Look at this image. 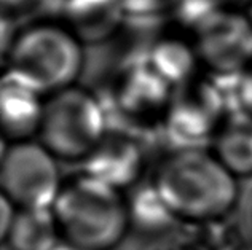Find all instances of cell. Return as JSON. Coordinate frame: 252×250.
<instances>
[{
  "label": "cell",
  "mask_w": 252,
  "mask_h": 250,
  "mask_svg": "<svg viewBox=\"0 0 252 250\" xmlns=\"http://www.w3.org/2000/svg\"><path fill=\"white\" fill-rule=\"evenodd\" d=\"M209 148L236 179L252 177V113L241 107L231 109Z\"/></svg>",
  "instance_id": "12"
},
{
  "label": "cell",
  "mask_w": 252,
  "mask_h": 250,
  "mask_svg": "<svg viewBox=\"0 0 252 250\" xmlns=\"http://www.w3.org/2000/svg\"><path fill=\"white\" fill-rule=\"evenodd\" d=\"M63 23L82 43H102L126 21L118 0H63Z\"/></svg>",
  "instance_id": "11"
},
{
  "label": "cell",
  "mask_w": 252,
  "mask_h": 250,
  "mask_svg": "<svg viewBox=\"0 0 252 250\" xmlns=\"http://www.w3.org/2000/svg\"><path fill=\"white\" fill-rule=\"evenodd\" d=\"M246 15H248L249 21H251V24H252V2L246 6Z\"/></svg>",
  "instance_id": "23"
},
{
  "label": "cell",
  "mask_w": 252,
  "mask_h": 250,
  "mask_svg": "<svg viewBox=\"0 0 252 250\" xmlns=\"http://www.w3.org/2000/svg\"><path fill=\"white\" fill-rule=\"evenodd\" d=\"M126 19L150 21L163 16H171L181 0H118Z\"/></svg>",
  "instance_id": "17"
},
{
  "label": "cell",
  "mask_w": 252,
  "mask_h": 250,
  "mask_svg": "<svg viewBox=\"0 0 252 250\" xmlns=\"http://www.w3.org/2000/svg\"><path fill=\"white\" fill-rule=\"evenodd\" d=\"M217 2L222 6H227V8H238V6H241V5L248 6L252 0H217Z\"/></svg>",
  "instance_id": "21"
},
{
  "label": "cell",
  "mask_w": 252,
  "mask_h": 250,
  "mask_svg": "<svg viewBox=\"0 0 252 250\" xmlns=\"http://www.w3.org/2000/svg\"><path fill=\"white\" fill-rule=\"evenodd\" d=\"M40 0H2V6H3V11L5 15L6 13H18V11H26L32 8L35 3H38Z\"/></svg>",
  "instance_id": "20"
},
{
  "label": "cell",
  "mask_w": 252,
  "mask_h": 250,
  "mask_svg": "<svg viewBox=\"0 0 252 250\" xmlns=\"http://www.w3.org/2000/svg\"><path fill=\"white\" fill-rule=\"evenodd\" d=\"M58 161L40 140L3 142L0 155L2 196L18 209L53 207L65 180Z\"/></svg>",
  "instance_id": "6"
},
{
  "label": "cell",
  "mask_w": 252,
  "mask_h": 250,
  "mask_svg": "<svg viewBox=\"0 0 252 250\" xmlns=\"http://www.w3.org/2000/svg\"><path fill=\"white\" fill-rule=\"evenodd\" d=\"M109 121L101 97L74 84L46 96L37 137L58 160L82 163L109 133Z\"/></svg>",
  "instance_id": "4"
},
{
  "label": "cell",
  "mask_w": 252,
  "mask_h": 250,
  "mask_svg": "<svg viewBox=\"0 0 252 250\" xmlns=\"http://www.w3.org/2000/svg\"><path fill=\"white\" fill-rule=\"evenodd\" d=\"M174 88L157 75L142 57L139 62L128 64L118 75L112 89V111L125 123V129L134 131L161 126Z\"/></svg>",
  "instance_id": "8"
},
{
  "label": "cell",
  "mask_w": 252,
  "mask_h": 250,
  "mask_svg": "<svg viewBox=\"0 0 252 250\" xmlns=\"http://www.w3.org/2000/svg\"><path fill=\"white\" fill-rule=\"evenodd\" d=\"M236 83L206 75L174 89L163 121V131L174 148L211 147L225 115L235 109L228 104L227 89Z\"/></svg>",
  "instance_id": "5"
},
{
  "label": "cell",
  "mask_w": 252,
  "mask_h": 250,
  "mask_svg": "<svg viewBox=\"0 0 252 250\" xmlns=\"http://www.w3.org/2000/svg\"><path fill=\"white\" fill-rule=\"evenodd\" d=\"M18 207L5 196H0V238L8 233V229L13 223V219L16 215Z\"/></svg>",
  "instance_id": "19"
},
{
  "label": "cell",
  "mask_w": 252,
  "mask_h": 250,
  "mask_svg": "<svg viewBox=\"0 0 252 250\" xmlns=\"http://www.w3.org/2000/svg\"><path fill=\"white\" fill-rule=\"evenodd\" d=\"M154 187L179 222H220L240 198L238 179L211 148H174L155 167Z\"/></svg>",
  "instance_id": "1"
},
{
  "label": "cell",
  "mask_w": 252,
  "mask_h": 250,
  "mask_svg": "<svg viewBox=\"0 0 252 250\" xmlns=\"http://www.w3.org/2000/svg\"><path fill=\"white\" fill-rule=\"evenodd\" d=\"M45 99L23 78L10 70H3L0 83V124L3 142L31 140L38 136Z\"/></svg>",
  "instance_id": "10"
},
{
  "label": "cell",
  "mask_w": 252,
  "mask_h": 250,
  "mask_svg": "<svg viewBox=\"0 0 252 250\" xmlns=\"http://www.w3.org/2000/svg\"><path fill=\"white\" fill-rule=\"evenodd\" d=\"M220 8L223 6L217 0H181L171 18L179 28L189 32L191 37Z\"/></svg>",
  "instance_id": "16"
},
{
  "label": "cell",
  "mask_w": 252,
  "mask_h": 250,
  "mask_svg": "<svg viewBox=\"0 0 252 250\" xmlns=\"http://www.w3.org/2000/svg\"><path fill=\"white\" fill-rule=\"evenodd\" d=\"M191 40L201 67L212 78L238 80L252 65V24L238 8H220Z\"/></svg>",
  "instance_id": "7"
},
{
  "label": "cell",
  "mask_w": 252,
  "mask_h": 250,
  "mask_svg": "<svg viewBox=\"0 0 252 250\" xmlns=\"http://www.w3.org/2000/svg\"><path fill=\"white\" fill-rule=\"evenodd\" d=\"M83 172L117 190L136 187L145 166L141 140L128 131L117 129L105 134L99 145L82 161Z\"/></svg>",
  "instance_id": "9"
},
{
  "label": "cell",
  "mask_w": 252,
  "mask_h": 250,
  "mask_svg": "<svg viewBox=\"0 0 252 250\" xmlns=\"http://www.w3.org/2000/svg\"><path fill=\"white\" fill-rule=\"evenodd\" d=\"M236 105L252 113V65L238 80Z\"/></svg>",
  "instance_id": "18"
},
{
  "label": "cell",
  "mask_w": 252,
  "mask_h": 250,
  "mask_svg": "<svg viewBox=\"0 0 252 250\" xmlns=\"http://www.w3.org/2000/svg\"><path fill=\"white\" fill-rule=\"evenodd\" d=\"M51 209L61 239L82 250H115L131 229L126 194L83 170L64 180Z\"/></svg>",
  "instance_id": "2"
},
{
  "label": "cell",
  "mask_w": 252,
  "mask_h": 250,
  "mask_svg": "<svg viewBox=\"0 0 252 250\" xmlns=\"http://www.w3.org/2000/svg\"><path fill=\"white\" fill-rule=\"evenodd\" d=\"M53 250H82V249H78V247H75V246H72V244H67V242H64V241H61L59 244L53 249Z\"/></svg>",
  "instance_id": "22"
},
{
  "label": "cell",
  "mask_w": 252,
  "mask_h": 250,
  "mask_svg": "<svg viewBox=\"0 0 252 250\" xmlns=\"http://www.w3.org/2000/svg\"><path fill=\"white\" fill-rule=\"evenodd\" d=\"M145 62L172 88H181L193 82L201 67L191 37L168 34L158 37L145 53Z\"/></svg>",
  "instance_id": "13"
},
{
  "label": "cell",
  "mask_w": 252,
  "mask_h": 250,
  "mask_svg": "<svg viewBox=\"0 0 252 250\" xmlns=\"http://www.w3.org/2000/svg\"><path fill=\"white\" fill-rule=\"evenodd\" d=\"M59 2H63V0H59Z\"/></svg>",
  "instance_id": "24"
},
{
  "label": "cell",
  "mask_w": 252,
  "mask_h": 250,
  "mask_svg": "<svg viewBox=\"0 0 252 250\" xmlns=\"http://www.w3.org/2000/svg\"><path fill=\"white\" fill-rule=\"evenodd\" d=\"M85 45L63 21H37L16 30L3 53L13 72L43 96L74 86L85 67Z\"/></svg>",
  "instance_id": "3"
},
{
  "label": "cell",
  "mask_w": 252,
  "mask_h": 250,
  "mask_svg": "<svg viewBox=\"0 0 252 250\" xmlns=\"http://www.w3.org/2000/svg\"><path fill=\"white\" fill-rule=\"evenodd\" d=\"M2 241L8 250H53L63 239L53 209L43 207L18 209Z\"/></svg>",
  "instance_id": "14"
},
{
  "label": "cell",
  "mask_w": 252,
  "mask_h": 250,
  "mask_svg": "<svg viewBox=\"0 0 252 250\" xmlns=\"http://www.w3.org/2000/svg\"><path fill=\"white\" fill-rule=\"evenodd\" d=\"M126 199H128L131 229L134 228L144 234L158 236L166 233L174 223L179 222L152 182L134 188L126 196Z\"/></svg>",
  "instance_id": "15"
}]
</instances>
